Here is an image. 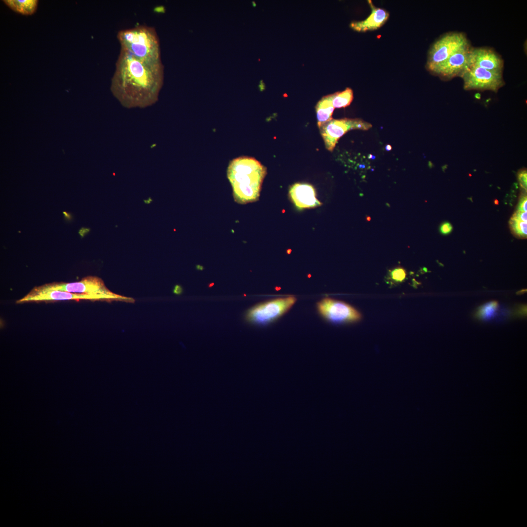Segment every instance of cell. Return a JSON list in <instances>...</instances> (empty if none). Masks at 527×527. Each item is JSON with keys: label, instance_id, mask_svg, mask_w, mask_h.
I'll use <instances>...</instances> for the list:
<instances>
[{"label": "cell", "instance_id": "obj_1", "mask_svg": "<svg viewBox=\"0 0 527 527\" xmlns=\"http://www.w3.org/2000/svg\"><path fill=\"white\" fill-rule=\"evenodd\" d=\"M163 81L162 62L143 61L121 49L111 90L124 107L145 108L158 101Z\"/></svg>", "mask_w": 527, "mask_h": 527}, {"label": "cell", "instance_id": "obj_2", "mask_svg": "<svg viewBox=\"0 0 527 527\" xmlns=\"http://www.w3.org/2000/svg\"><path fill=\"white\" fill-rule=\"evenodd\" d=\"M266 174V167L253 158L242 156L232 160L227 176L234 201L240 204L257 201Z\"/></svg>", "mask_w": 527, "mask_h": 527}, {"label": "cell", "instance_id": "obj_3", "mask_svg": "<svg viewBox=\"0 0 527 527\" xmlns=\"http://www.w3.org/2000/svg\"><path fill=\"white\" fill-rule=\"evenodd\" d=\"M117 39L121 49L135 58L151 63L162 62L159 39L153 27L137 25L122 30Z\"/></svg>", "mask_w": 527, "mask_h": 527}, {"label": "cell", "instance_id": "obj_4", "mask_svg": "<svg viewBox=\"0 0 527 527\" xmlns=\"http://www.w3.org/2000/svg\"><path fill=\"white\" fill-rule=\"evenodd\" d=\"M41 286L49 290L89 295L95 301L135 302L132 298L112 292L106 287L101 278L96 276H88L77 282H54L41 285Z\"/></svg>", "mask_w": 527, "mask_h": 527}, {"label": "cell", "instance_id": "obj_5", "mask_svg": "<svg viewBox=\"0 0 527 527\" xmlns=\"http://www.w3.org/2000/svg\"><path fill=\"white\" fill-rule=\"evenodd\" d=\"M465 89L490 90L497 92L504 84L502 73L467 66L460 75Z\"/></svg>", "mask_w": 527, "mask_h": 527}, {"label": "cell", "instance_id": "obj_6", "mask_svg": "<svg viewBox=\"0 0 527 527\" xmlns=\"http://www.w3.org/2000/svg\"><path fill=\"white\" fill-rule=\"evenodd\" d=\"M372 125L361 119H332L320 128L326 148L333 151L339 139L350 130H367Z\"/></svg>", "mask_w": 527, "mask_h": 527}, {"label": "cell", "instance_id": "obj_7", "mask_svg": "<svg viewBox=\"0 0 527 527\" xmlns=\"http://www.w3.org/2000/svg\"><path fill=\"white\" fill-rule=\"evenodd\" d=\"M469 45L465 35L462 33L451 32L445 35L431 47L427 63V68L440 63L458 51Z\"/></svg>", "mask_w": 527, "mask_h": 527}, {"label": "cell", "instance_id": "obj_8", "mask_svg": "<svg viewBox=\"0 0 527 527\" xmlns=\"http://www.w3.org/2000/svg\"><path fill=\"white\" fill-rule=\"evenodd\" d=\"M296 301L294 297L290 296L267 302L249 310L247 318L257 324L269 323L286 312Z\"/></svg>", "mask_w": 527, "mask_h": 527}, {"label": "cell", "instance_id": "obj_9", "mask_svg": "<svg viewBox=\"0 0 527 527\" xmlns=\"http://www.w3.org/2000/svg\"><path fill=\"white\" fill-rule=\"evenodd\" d=\"M321 315L333 323H351L359 321L360 313L351 305L343 302L325 298L317 304Z\"/></svg>", "mask_w": 527, "mask_h": 527}, {"label": "cell", "instance_id": "obj_10", "mask_svg": "<svg viewBox=\"0 0 527 527\" xmlns=\"http://www.w3.org/2000/svg\"><path fill=\"white\" fill-rule=\"evenodd\" d=\"M470 48L469 45L465 46L445 61L428 69L432 72L447 79L460 76L468 66V56Z\"/></svg>", "mask_w": 527, "mask_h": 527}, {"label": "cell", "instance_id": "obj_11", "mask_svg": "<svg viewBox=\"0 0 527 527\" xmlns=\"http://www.w3.org/2000/svg\"><path fill=\"white\" fill-rule=\"evenodd\" d=\"M468 66L502 73L504 62L501 57L490 49L482 47L470 48Z\"/></svg>", "mask_w": 527, "mask_h": 527}, {"label": "cell", "instance_id": "obj_12", "mask_svg": "<svg viewBox=\"0 0 527 527\" xmlns=\"http://www.w3.org/2000/svg\"><path fill=\"white\" fill-rule=\"evenodd\" d=\"M289 194L293 202L299 209L313 208L321 205L316 197L314 188L309 184L296 183L290 187Z\"/></svg>", "mask_w": 527, "mask_h": 527}, {"label": "cell", "instance_id": "obj_13", "mask_svg": "<svg viewBox=\"0 0 527 527\" xmlns=\"http://www.w3.org/2000/svg\"><path fill=\"white\" fill-rule=\"evenodd\" d=\"M371 12L365 20L352 22L350 27L358 32H366L380 28L388 20L389 14L385 9L376 7L371 0H368Z\"/></svg>", "mask_w": 527, "mask_h": 527}, {"label": "cell", "instance_id": "obj_14", "mask_svg": "<svg viewBox=\"0 0 527 527\" xmlns=\"http://www.w3.org/2000/svg\"><path fill=\"white\" fill-rule=\"evenodd\" d=\"M332 100V94L327 95L323 97L316 105L317 124L319 128L332 119L334 107Z\"/></svg>", "mask_w": 527, "mask_h": 527}, {"label": "cell", "instance_id": "obj_15", "mask_svg": "<svg viewBox=\"0 0 527 527\" xmlns=\"http://www.w3.org/2000/svg\"><path fill=\"white\" fill-rule=\"evenodd\" d=\"M3 1L13 11L24 15L34 14L38 3L37 0H4Z\"/></svg>", "mask_w": 527, "mask_h": 527}, {"label": "cell", "instance_id": "obj_16", "mask_svg": "<svg viewBox=\"0 0 527 527\" xmlns=\"http://www.w3.org/2000/svg\"><path fill=\"white\" fill-rule=\"evenodd\" d=\"M353 99L351 89L346 88L344 91L332 94V104L335 108L345 107L349 105Z\"/></svg>", "mask_w": 527, "mask_h": 527}, {"label": "cell", "instance_id": "obj_17", "mask_svg": "<svg viewBox=\"0 0 527 527\" xmlns=\"http://www.w3.org/2000/svg\"><path fill=\"white\" fill-rule=\"evenodd\" d=\"M498 308V302L491 301L481 306L476 312V316L479 319H487L492 316Z\"/></svg>", "mask_w": 527, "mask_h": 527}, {"label": "cell", "instance_id": "obj_18", "mask_svg": "<svg viewBox=\"0 0 527 527\" xmlns=\"http://www.w3.org/2000/svg\"><path fill=\"white\" fill-rule=\"evenodd\" d=\"M509 224L511 230L517 236L521 238H526L527 222L515 220L512 218L510 219Z\"/></svg>", "mask_w": 527, "mask_h": 527}, {"label": "cell", "instance_id": "obj_19", "mask_svg": "<svg viewBox=\"0 0 527 527\" xmlns=\"http://www.w3.org/2000/svg\"><path fill=\"white\" fill-rule=\"evenodd\" d=\"M390 277L394 281L402 282L406 277V271L403 268H396L390 272Z\"/></svg>", "mask_w": 527, "mask_h": 527}, {"label": "cell", "instance_id": "obj_20", "mask_svg": "<svg viewBox=\"0 0 527 527\" xmlns=\"http://www.w3.org/2000/svg\"><path fill=\"white\" fill-rule=\"evenodd\" d=\"M518 180L519 182L520 186L526 191H527V169L525 168H522L519 170L517 173Z\"/></svg>", "mask_w": 527, "mask_h": 527}, {"label": "cell", "instance_id": "obj_21", "mask_svg": "<svg viewBox=\"0 0 527 527\" xmlns=\"http://www.w3.org/2000/svg\"><path fill=\"white\" fill-rule=\"evenodd\" d=\"M527 195L525 193L522 195L521 198L520 199L519 203L518 205L517 211L526 212L527 211Z\"/></svg>", "mask_w": 527, "mask_h": 527}, {"label": "cell", "instance_id": "obj_22", "mask_svg": "<svg viewBox=\"0 0 527 527\" xmlns=\"http://www.w3.org/2000/svg\"><path fill=\"white\" fill-rule=\"evenodd\" d=\"M452 230L451 224L448 222L442 223L440 227V232L444 235L449 234Z\"/></svg>", "mask_w": 527, "mask_h": 527}, {"label": "cell", "instance_id": "obj_23", "mask_svg": "<svg viewBox=\"0 0 527 527\" xmlns=\"http://www.w3.org/2000/svg\"><path fill=\"white\" fill-rule=\"evenodd\" d=\"M527 211L522 212L517 211L512 216V218L522 222H527Z\"/></svg>", "mask_w": 527, "mask_h": 527}, {"label": "cell", "instance_id": "obj_24", "mask_svg": "<svg viewBox=\"0 0 527 527\" xmlns=\"http://www.w3.org/2000/svg\"><path fill=\"white\" fill-rule=\"evenodd\" d=\"M391 149H392V147H391V145H387L386 146V147H385V149H386V150L387 151H389V150H391Z\"/></svg>", "mask_w": 527, "mask_h": 527}, {"label": "cell", "instance_id": "obj_25", "mask_svg": "<svg viewBox=\"0 0 527 527\" xmlns=\"http://www.w3.org/2000/svg\"><path fill=\"white\" fill-rule=\"evenodd\" d=\"M495 204H498V201H497V200H496L495 201Z\"/></svg>", "mask_w": 527, "mask_h": 527}, {"label": "cell", "instance_id": "obj_26", "mask_svg": "<svg viewBox=\"0 0 527 527\" xmlns=\"http://www.w3.org/2000/svg\"><path fill=\"white\" fill-rule=\"evenodd\" d=\"M367 221H370V217H367Z\"/></svg>", "mask_w": 527, "mask_h": 527}]
</instances>
